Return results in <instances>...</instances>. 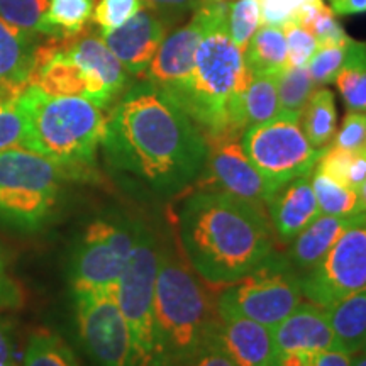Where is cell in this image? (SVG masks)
I'll list each match as a JSON object with an SVG mask.
<instances>
[{
    "instance_id": "15",
    "label": "cell",
    "mask_w": 366,
    "mask_h": 366,
    "mask_svg": "<svg viewBox=\"0 0 366 366\" xmlns=\"http://www.w3.org/2000/svg\"><path fill=\"white\" fill-rule=\"evenodd\" d=\"M168 31L170 24L149 7H144L116 29L100 31V38L131 76L143 79Z\"/></svg>"
},
{
    "instance_id": "48",
    "label": "cell",
    "mask_w": 366,
    "mask_h": 366,
    "mask_svg": "<svg viewBox=\"0 0 366 366\" xmlns=\"http://www.w3.org/2000/svg\"><path fill=\"white\" fill-rule=\"evenodd\" d=\"M7 95H11V94H6L4 90H0V97H7Z\"/></svg>"
},
{
    "instance_id": "28",
    "label": "cell",
    "mask_w": 366,
    "mask_h": 366,
    "mask_svg": "<svg viewBox=\"0 0 366 366\" xmlns=\"http://www.w3.org/2000/svg\"><path fill=\"white\" fill-rule=\"evenodd\" d=\"M278 75H251L244 92L246 127L262 124L280 116L277 89Z\"/></svg>"
},
{
    "instance_id": "2",
    "label": "cell",
    "mask_w": 366,
    "mask_h": 366,
    "mask_svg": "<svg viewBox=\"0 0 366 366\" xmlns=\"http://www.w3.org/2000/svg\"><path fill=\"white\" fill-rule=\"evenodd\" d=\"M187 264L210 285L241 280L274 253L268 214L222 190H197L178 214Z\"/></svg>"
},
{
    "instance_id": "32",
    "label": "cell",
    "mask_w": 366,
    "mask_h": 366,
    "mask_svg": "<svg viewBox=\"0 0 366 366\" xmlns=\"http://www.w3.org/2000/svg\"><path fill=\"white\" fill-rule=\"evenodd\" d=\"M262 9L258 0H234L229 2L226 27L231 39L244 54L251 38L262 24Z\"/></svg>"
},
{
    "instance_id": "13",
    "label": "cell",
    "mask_w": 366,
    "mask_h": 366,
    "mask_svg": "<svg viewBox=\"0 0 366 366\" xmlns=\"http://www.w3.org/2000/svg\"><path fill=\"white\" fill-rule=\"evenodd\" d=\"M212 11L214 4L200 6L192 14L187 24L168 31L144 73L143 80H148L149 84L158 86L175 102H178L189 84L192 70H194L197 48L207 29Z\"/></svg>"
},
{
    "instance_id": "33",
    "label": "cell",
    "mask_w": 366,
    "mask_h": 366,
    "mask_svg": "<svg viewBox=\"0 0 366 366\" xmlns=\"http://www.w3.org/2000/svg\"><path fill=\"white\" fill-rule=\"evenodd\" d=\"M350 43L351 39L346 44L317 46V49H315L312 58L307 63L309 75L315 86H326L329 84H334L341 66L345 65Z\"/></svg>"
},
{
    "instance_id": "5",
    "label": "cell",
    "mask_w": 366,
    "mask_h": 366,
    "mask_svg": "<svg viewBox=\"0 0 366 366\" xmlns=\"http://www.w3.org/2000/svg\"><path fill=\"white\" fill-rule=\"evenodd\" d=\"M216 320V304H210L189 264L172 251L159 249L153 366L190 365L209 340Z\"/></svg>"
},
{
    "instance_id": "37",
    "label": "cell",
    "mask_w": 366,
    "mask_h": 366,
    "mask_svg": "<svg viewBox=\"0 0 366 366\" xmlns=\"http://www.w3.org/2000/svg\"><path fill=\"white\" fill-rule=\"evenodd\" d=\"M332 146L336 148L353 151L366 149V112H350L347 111L341 129L336 132L332 139Z\"/></svg>"
},
{
    "instance_id": "24",
    "label": "cell",
    "mask_w": 366,
    "mask_h": 366,
    "mask_svg": "<svg viewBox=\"0 0 366 366\" xmlns=\"http://www.w3.org/2000/svg\"><path fill=\"white\" fill-rule=\"evenodd\" d=\"M310 183H312V190L320 214H324V216L356 217L366 214L363 204L360 200L358 190L334 180V178L317 170L315 167L310 173Z\"/></svg>"
},
{
    "instance_id": "38",
    "label": "cell",
    "mask_w": 366,
    "mask_h": 366,
    "mask_svg": "<svg viewBox=\"0 0 366 366\" xmlns=\"http://www.w3.org/2000/svg\"><path fill=\"white\" fill-rule=\"evenodd\" d=\"M351 361L353 355L341 350H324L287 355L278 360L277 366H351Z\"/></svg>"
},
{
    "instance_id": "34",
    "label": "cell",
    "mask_w": 366,
    "mask_h": 366,
    "mask_svg": "<svg viewBox=\"0 0 366 366\" xmlns=\"http://www.w3.org/2000/svg\"><path fill=\"white\" fill-rule=\"evenodd\" d=\"M282 27L287 41V66H307L309 59L312 58L319 46L317 39L295 19H287L285 22H282Z\"/></svg>"
},
{
    "instance_id": "49",
    "label": "cell",
    "mask_w": 366,
    "mask_h": 366,
    "mask_svg": "<svg viewBox=\"0 0 366 366\" xmlns=\"http://www.w3.org/2000/svg\"><path fill=\"white\" fill-rule=\"evenodd\" d=\"M361 351H365V353H366V341H365V345H363V347H361Z\"/></svg>"
},
{
    "instance_id": "14",
    "label": "cell",
    "mask_w": 366,
    "mask_h": 366,
    "mask_svg": "<svg viewBox=\"0 0 366 366\" xmlns=\"http://www.w3.org/2000/svg\"><path fill=\"white\" fill-rule=\"evenodd\" d=\"M207 162L204 172H209V177L219 190L267 212V204L272 195L263 177L242 151L239 139H207Z\"/></svg>"
},
{
    "instance_id": "10",
    "label": "cell",
    "mask_w": 366,
    "mask_h": 366,
    "mask_svg": "<svg viewBox=\"0 0 366 366\" xmlns=\"http://www.w3.org/2000/svg\"><path fill=\"white\" fill-rule=\"evenodd\" d=\"M139 222L99 217L85 227L70 259L71 292L112 290L134 251Z\"/></svg>"
},
{
    "instance_id": "41",
    "label": "cell",
    "mask_w": 366,
    "mask_h": 366,
    "mask_svg": "<svg viewBox=\"0 0 366 366\" xmlns=\"http://www.w3.org/2000/svg\"><path fill=\"white\" fill-rule=\"evenodd\" d=\"M309 0H258L264 24H282Z\"/></svg>"
},
{
    "instance_id": "46",
    "label": "cell",
    "mask_w": 366,
    "mask_h": 366,
    "mask_svg": "<svg viewBox=\"0 0 366 366\" xmlns=\"http://www.w3.org/2000/svg\"><path fill=\"white\" fill-rule=\"evenodd\" d=\"M358 195H360V200H361V204H363V209L366 212V180L363 182V185L358 189Z\"/></svg>"
},
{
    "instance_id": "9",
    "label": "cell",
    "mask_w": 366,
    "mask_h": 366,
    "mask_svg": "<svg viewBox=\"0 0 366 366\" xmlns=\"http://www.w3.org/2000/svg\"><path fill=\"white\" fill-rule=\"evenodd\" d=\"M239 143L263 177L269 195L295 178L310 175L324 151L310 144L299 119L285 116L248 126L242 131Z\"/></svg>"
},
{
    "instance_id": "23",
    "label": "cell",
    "mask_w": 366,
    "mask_h": 366,
    "mask_svg": "<svg viewBox=\"0 0 366 366\" xmlns=\"http://www.w3.org/2000/svg\"><path fill=\"white\" fill-rule=\"evenodd\" d=\"M300 126L314 148L326 149L332 143L337 127V112L331 90L317 86L312 92L300 116Z\"/></svg>"
},
{
    "instance_id": "12",
    "label": "cell",
    "mask_w": 366,
    "mask_h": 366,
    "mask_svg": "<svg viewBox=\"0 0 366 366\" xmlns=\"http://www.w3.org/2000/svg\"><path fill=\"white\" fill-rule=\"evenodd\" d=\"M79 336L85 353L97 366H132L127 324L116 292H73Z\"/></svg>"
},
{
    "instance_id": "4",
    "label": "cell",
    "mask_w": 366,
    "mask_h": 366,
    "mask_svg": "<svg viewBox=\"0 0 366 366\" xmlns=\"http://www.w3.org/2000/svg\"><path fill=\"white\" fill-rule=\"evenodd\" d=\"M24 116L26 148L53 162L68 178H86L95 170L105 132L104 109L70 95H49L27 85L17 95Z\"/></svg>"
},
{
    "instance_id": "39",
    "label": "cell",
    "mask_w": 366,
    "mask_h": 366,
    "mask_svg": "<svg viewBox=\"0 0 366 366\" xmlns=\"http://www.w3.org/2000/svg\"><path fill=\"white\" fill-rule=\"evenodd\" d=\"M24 304V292L9 269V262L0 246V310L19 309Z\"/></svg>"
},
{
    "instance_id": "6",
    "label": "cell",
    "mask_w": 366,
    "mask_h": 366,
    "mask_svg": "<svg viewBox=\"0 0 366 366\" xmlns=\"http://www.w3.org/2000/svg\"><path fill=\"white\" fill-rule=\"evenodd\" d=\"M66 175L26 148L0 151V227L19 234L43 231L58 209Z\"/></svg>"
},
{
    "instance_id": "31",
    "label": "cell",
    "mask_w": 366,
    "mask_h": 366,
    "mask_svg": "<svg viewBox=\"0 0 366 366\" xmlns=\"http://www.w3.org/2000/svg\"><path fill=\"white\" fill-rule=\"evenodd\" d=\"M49 0H0V19L33 36H46V12Z\"/></svg>"
},
{
    "instance_id": "7",
    "label": "cell",
    "mask_w": 366,
    "mask_h": 366,
    "mask_svg": "<svg viewBox=\"0 0 366 366\" xmlns=\"http://www.w3.org/2000/svg\"><path fill=\"white\" fill-rule=\"evenodd\" d=\"M302 297V274L288 258L273 253L241 280L224 287L216 300V310L273 329L300 304Z\"/></svg>"
},
{
    "instance_id": "17",
    "label": "cell",
    "mask_w": 366,
    "mask_h": 366,
    "mask_svg": "<svg viewBox=\"0 0 366 366\" xmlns=\"http://www.w3.org/2000/svg\"><path fill=\"white\" fill-rule=\"evenodd\" d=\"M278 360L304 351L336 350L334 332L324 307L300 302L282 322L272 329Z\"/></svg>"
},
{
    "instance_id": "29",
    "label": "cell",
    "mask_w": 366,
    "mask_h": 366,
    "mask_svg": "<svg viewBox=\"0 0 366 366\" xmlns=\"http://www.w3.org/2000/svg\"><path fill=\"white\" fill-rule=\"evenodd\" d=\"M290 19H295L305 29H309L319 46L346 44L351 38L337 22L336 14L324 0H309L297 11Z\"/></svg>"
},
{
    "instance_id": "3",
    "label": "cell",
    "mask_w": 366,
    "mask_h": 366,
    "mask_svg": "<svg viewBox=\"0 0 366 366\" xmlns=\"http://www.w3.org/2000/svg\"><path fill=\"white\" fill-rule=\"evenodd\" d=\"M227 4H214L212 17L195 53L194 70L178 105L205 139L234 137L246 129L244 92L251 73L226 27Z\"/></svg>"
},
{
    "instance_id": "27",
    "label": "cell",
    "mask_w": 366,
    "mask_h": 366,
    "mask_svg": "<svg viewBox=\"0 0 366 366\" xmlns=\"http://www.w3.org/2000/svg\"><path fill=\"white\" fill-rule=\"evenodd\" d=\"M22 366H80L71 347L46 329L33 332L21 358Z\"/></svg>"
},
{
    "instance_id": "11",
    "label": "cell",
    "mask_w": 366,
    "mask_h": 366,
    "mask_svg": "<svg viewBox=\"0 0 366 366\" xmlns=\"http://www.w3.org/2000/svg\"><path fill=\"white\" fill-rule=\"evenodd\" d=\"M366 285V217L342 232L312 269L302 274V294L319 307H331Z\"/></svg>"
},
{
    "instance_id": "44",
    "label": "cell",
    "mask_w": 366,
    "mask_h": 366,
    "mask_svg": "<svg viewBox=\"0 0 366 366\" xmlns=\"http://www.w3.org/2000/svg\"><path fill=\"white\" fill-rule=\"evenodd\" d=\"M331 9L337 16L366 14V0H329Z\"/></svg>"
},
{
    "instance_id": "16",
    "label": "cell",
    "mask_w": 366,
    "mask_h": 366,
    "mask_svg": "<svg viewBox=\"0 0 366 366\" xmlns=\"http://www.w3.org/2000/svg\"><path fill=\"white\" fill-rule=\"evenodd\" d=\"M212 337L237 366H277L273 332L264 324L236 314L217 312Z\"/></svg>"
},
{
    "instance_id": "35",
    "label": "cell",
    "mask_w": 366,
    "mask_h": 366,
    "mask_svg": "<svg viewBox=\"0 0 366 366\" xmlns=\"http://www.w3.org/2000/svg\"><path fill=\"white\" fill-rule=\"evenodd\" d=\"M24 116L17 95L0 97V151L19 148L24 137Z\"/></svg>"
},
{
    "instance_id": "19",
    "label": "cell",
    "mask_w": 366,
    "mask_h": 366,
    "mask_svg": "<svg viewBox=\"0 0 366 366\" xmlns=\"http://www.w3.org/2000/svg\"><path fill=\"white\" fill-rule=\"evenodd\" d=\"M38 38L0 19V90L19 95L29 85Z\"/></svg>"
},
{
    "instance_id": "45",
    "label": "cell",
    "mask_w": 366,
    "mask_h": 366,
    "mask_svg": "<svg viewBox=\"0 0 366 366\" xmlns=\"http://www.w3.org/2000/svg\"><path fill=\"white\" fill-rule=\"evenodd\" d=\"M351 366H366V353H365V351H358V353L353 355V361H351Z\"/></svg>"
},
{
    "instance_id": "22",
    "label": "cell",
    "mask_w": 366,
    "mask_h": 366,
    "mask_svg": "<svg viewBox=\"0 0 366 366\" xmlns=\"http://www.w3.org/2000/svg\"><path fill=\"white\" fill-rule=\"evenodd\" d=\"M251 75H280L287 68V41L282 24H264L256 31L244 51Z\"/></svg>"
},
{
    "instance_id": "40",
    "label": "cell",
    "mask_w": 366,
    "mask_h": 366,
    "mask_svg": "<svg viewBox=\"0 0 366 366\" xmlns=\"http://www.w3.org/2000/svg\"><path fill=\"white\" fill-rule=\"evenodd\" d=\"M144 4L151 11L162 16L170 27L180 24V21L200 7L199 0H144Z\"/></svg>"
},
{
    "instance_id": "47",
    "label": "cell",
    "mask_w": 366,
    "mask_h": 366,
    "mask_svg": "<svg viewBox=\"0 0 366 366\" xmlns=\"http://www.w3.org/2000/svg\"><path fill=\"white\" fill-rule=\"evenodd\" d=\"M200 6H207V4H227L231 0H199Z\"/></svg>"
},
{
    "instance_id": "21",
    "label": "cell",
    "mask_w": 366,
    "mask_h": 366,
    "mask_svg": "<svg viewBox=\"0 0 366 366\" xmlns=\"http://www.w3.org/2000/svg\"><path fill=\"white\" fill-rule=\"evenodd\" d=\"M334 332V347L347 355L361 351L366 341V285L326 309Z\"/></svg>"
},
{
    "instance_id": "36",
    "label": "cell",
    "mask_w": 366,
    "mask_h": 366,
    "mask_svg": "<svg viewBox=\"0 0 366 366\" xmlns=\"http://www.w3.org/2000/svg\"><path fill=\"white\" fill-rule=\"evenodd\" d=\"M144 7V0H99L94 7L92 21L102 31H111L124 24Z\"/></svg>"
},
{
    "instance_id": "42",
    "label": "cell",
    "mask_w": 366,
    "mask_h": 366,
    "mask_svg": "<svg viewBox=\"0 0 366 366\" xmlns=\"http://www.w3.org/2000/svg\"><path fill=\"white\" fill-rule=\"evenodd\" d=\"M190 366H237L229 356L224 353V350L217 345L216 340L212 337V334L209 336V340L204 342V346L200 347L199 353L194 356Z\"/></svg>"
},
{
    "instance_id": "30",
    "label": "cell",
    "mask_w": 366,
    "mask_h": 366,
    "mask_svg": "<svg viewBox=\"0 0 366 366\" xmlns=\"http://www.w3.org/2000/svg\"><path fill=\"white\" fill-rule=\"evenodd\" d=\"M278 102H280V116L299 119L307 105L312 92L317 89L310 79L307 66L290 68L287 66L277 76Z\"/></svg>"
},
{
    "instance_id": "26",
    "label": "cell",
    "mask_w": 366,
    "mask_h": 366,
    "mask_svg": "<svg viewBox=\"0 0 366 366\" xmlns=\"http://www.w3.org/2000/svg\"><path fill=\"white\" fill-rule=\"evenodd\" d=\"M94 0H49L46 12L48 38H71L85 29L94 14Z\"/></svg>"
},
{
    "instance_id": "1",
    "label": "cell",
    "mask_w": 366,
    "mask_h": 366,
    "mask_svg": "<svg viewBox=\"0 0 366 366\" xmlns=\"http://www.w3.org/2000/svg\"><path fill=\"white\" fill-rule=\"evenodd\" d=\"M102 153L112 170L163 197L204 173L207 139L189 114L148 80L127 86L105 122Z\"/></svg>"
},
{
    "instance_id": "18",
    "label": "cell",
    "mask_w": 366,
    "mask_h": 366,
    "mask_svg": "<svg viewBox=\"0 0 366 366\" xmlns=\"http://www.w3.org/2000/svg\"><path fill=\"white\" fill-rule=\"evenodd\" d=\"M267 214L273 232L283 242H292L297 236L320 216L310 175L295 178L269 197Z\"/></svg>"
},
{
    "instance_id": "25",
    "label": "cell",
    "mask_w": 366,
    "mask_h": 366,
    "mask_svg": "<svg viewBox=\"0 0 366 366\" xmlns=\"http://www.w3.org/2000/svg\"><path fill=\"white\" fill-rule=\"evenodd\" d=\"M342 102L350 112H366V43L351 39L345 65L336 80Z\"/></svg>"
},
{
    "instance_id": "43",
    "label": "cell",
    "mask_w": 366,
    "mask_h": 366,
    "mask_svg": "<svg viewBox=\"0 0 366 366\" xmlns=\"http://www.w3.org/2000/svg\"><path fill=\"white\" fill-rule=\"evenodd\" d=\"M0 366H22L17 358L16 337L6 319H0Z\"/></svg>"
},
{
    "instance_id": "20",
    "label": "cell",
    "mask_w": 366,
    "mask_h": 366,
    "mask_svg": "<svg viewBox=\"0 0 366 366\" xmlns=\"http://www.w3.org/2000/svg\"><path fill=\"white\" fill-rule=\"evenodd\" d=\"M365 217L366 214L356 217H334L320 214L292 241L290 253L287 256L288 262L299 273H307L327 254L346 229L363 221Z\"/></svg>"
},
{
    "instance_id": "8",
    "label": "cell",
    "mask_w": 366,
    "mask_h": 366,
    "mask_svg": "<svg viewBox=\"0 0 366 366\" xmlns=\"http://www.w3.org/2000/svg\"><path fill=\"white\" fill-rule=\"evenodd\" d=\"M157 237L141 224L129 263L116 287V299L127 324L132 366H153L154 290L159 264Z\"/></svg>"
}]
</instances>
